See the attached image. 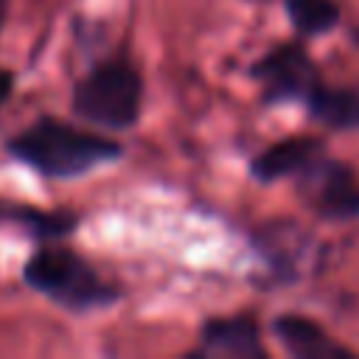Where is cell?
<instances>
[{"label": "cell", "instance_id": "obj_1", "mask_svg": "<svg viewBox=\"0 0 359 359\" xmlns=\"http://www.w3.org/2000/svg\"><path fill=\"white\" fill-rule=\"evenodd\" d=\"M8 160L25 165L45 182H76L104 165L123 160L126 143L76 121L36 112L31 123L3 137Z\"/></svg>", "mask_w": 359, "mask_h": 359}, {"label": "cell", "instance_id": "obj_2", "mask_svg": "<svg viewBox=\"0 0 359 359\" xmlns=\"http://www.w3.org/2000/svg\"><path fill=\"white\" fill-rule=\"evenodd\" d=\"M20 280L70 317L115 309L126 297V289L118 280L104 278L98 266L67 241L34 244L22 261Z\"/></svg>", "mask_w": 359, "mask_h": 359}, {"label": "cell", "instance_id": "obj_3", "mask_svg": "<svg viewBox=\"0 0 359 359\" xmlns=\"http://www.w3.org/2000/svg\"><path fill=\"white\" fill-rule=\"evenodd\" d=\"M146 81L126 48L90 59L87 70L70 84V115L107 135L132 132L140 123Z\"/></svg>", "mask_w": 359, "mask_h": 359}, {"label": "cell", "instance_id": "obj_4", "mask_svg": "<svg viewBox=\"0 0 359 359\" xmlns=\"http://www.w3.org/2000/svg\"><path fill=\"white\" fill-rule=\"evenodd\" d=\"M247 76L261 87V101L269 107L292 101L306 104V98L320 84L317 67L300 42H283L269 48L250 65Z\"/></svg>", "mask_w": 359, "mask_h": 359}, {"label": "cell", "instance_id": "obj_5", "mask_svg": "<svg viewBox=\"0 0 359 359\" xmlns=\"http://www.w3.org/2000/svg\"><path fill=\"white\" fill-rule=\"evenodd\" d=\"M306 202L325 219H348L359 213V182L353 171L337 160L320 157L297 177Z\"/></svg>", "mask_w": 359, "mask_h": 359}, {"label": "cell", "instance_id": "obj_6", "mask_svg": "<svg viewBox=\"0 0 359 359\" xmlns=\"http://www.w3.org/2000/svg\"><path fill=\"white\" fill-rule=\"evenodd\" d=\"M185 356H233V359H264L266 348L255 314L241 311L230 317H208L199 323L196 348Z\"/></svg>", "mask_w": 359, "mask_h": 359}, {"label": "cell", "instance_id": "obj_7", "mask_svg": "<svg viewBox=\"0 0 359 359\" xmlns=\"http://www.w3.org/2000/svg\"><path fill=\"white\" fill-rule=\"evenodd\" d=\"M0 227L20 230L31 244L67 241L81 227V213L70 208H39L0 196Z\"/></svg>", "mask_w": 359, "mask_h": 359}, {"label": "cell", "instance_id": "obj_8", "mask_svg": "<svg viewBox=\"0 0 359 359\" xmlns=\"http://www.w3.org/2000/svg\"><path fill=\"white\" fill-rule=\"evenodd\" d=\"M323 157V140L320 137H309V135H292L283 137L278 143H269L266 149H261L247 171L255 182L269 185L286 177H300L309 165H314Z\"/></svg>", "mask_w": 359, "mask_h": 359}, {"label": "cell", "instance_id": "obj_9", "mask_svg": "<svg viewBox=\"0 0 359 359\" xmlns=\"http://www.w3.org/2000/svg\"><path fill=\"white\" fill-rule=\"evenodd\" d=\"M275 339L286 348V353L297 359H351L353 353L334 342L314 320L303 314H280L269 323Z\"/></svg>", "mask_w": 359, "mask_h": 359}, {"label": "cell", "instance_id": "obj_10", "mask_svg": "<svg viewBox=\"0 0 359 359\" xmlns=\"http://www.w3.org/2000/svg\"><path fill=\"white\" fill-rule=\"evenodd\" d=\"M297 238L300 236L289 222H269L252 233V250L278 280H289L297 272Z\"/></svg>", "mask_w": 359, "mask_h": 359}, {"label": "cell", "instance_id": "obj_11", "mask_svg": "<svg viewBox=\"0 0 359 359\" xmlns=\"http://www.w3.org/2000/svg\"><path fill=\"white\" fill-rule=\"evenodd\" d=\"M306 109L328 129H359V90L328 87L320 81L306 98Z\"/></svg>", "mask_w": 359, "mask_h": 359}, {"label": "cell", "instance_id": "obj_12", "mask_svg": "<svg viewBox=\"0 0 359 359\" xmlns=\"http://www.w3.org/2000/svg\"><path fill=\"white\" fill-rule=\"evenodd\" d=\"M283 11L300 36H320L339 20L334 0H283Z\"/></svg>", "mask_w": 359, "mask_h": 359}, {"label": "cell", "instance_id": "obj_13", "mask_svg": "<svg viewBox=\"0 0 359 359\" xmlns=\"http://www.w3.org/2000/svg\"><path fill=\"white\" fill-rule=\"evenodd\" d=\"M104 36H107V25H104L101 20H93V17H87V14H79V11L70 17V39H73L76 50L87 53L90 45L95 48Z\"/></svg>", "mask_w": 359, "mask_h": 359}, {"label": "cell", "instance_id": "obj_14", "mask_svg": "<svg viewBox=\"0 0 359 359\" xmlns=\"http://www.w3.org/2000/svg\"><path fill=\"white\" fill-rule=\"evenodd\" d=\"M14 90H17V73L11 67H0V109L11 101Z\"/></svg>", "mask_w": 359, "mask_h": 359}, {"label": "cell", "instance_id": "obj_15", "mask_svg": "<svg viewBox=\"0 0 359 359\" xmlns=\"http://www.w3.org/2000/svg\"><path fill=\"white\" fill-rule=\"evenodd\" d=\"M6 22H8V0H0V34H3Z\"/></svg>", "mask_w": 359, "mask_h": 359}, {"label": "cell", "instance_id": "obj_16", "mask_svg": "<svg viewBox=\"0 0 359 359\" xmlns=\"http://www.w3.org/2000/svg\"><path fill=\"white\" fill-rule=\"evenodd\" d=\"M356 36H359V34H356Z\"/></svg>", "mask_w": 359, "mask_h": 359}]
</instances>
